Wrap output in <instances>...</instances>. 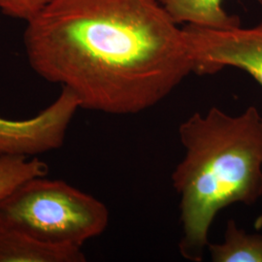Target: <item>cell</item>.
<instances>
[{"label": "cell", "instance_id": "obj_1", "mask_svg": "<svg viewBox=\"0 0 262 262\" xmlns=\"http://www.w3.org/2000/svg\"><path fill=\"white\" fill-rule=\"evenodd\" d=\"M159 0H50L27 23L28 63L80 108L132 115L195 73L184 28Z\"/></svg>", "mask_w": 262, "mask_h": 262}, {"label": "cell", "instance_id": "obj_2", "mask_svg": "<svg viewBox=\"0 0 262 262\" xmlns=\"http://www.w3.org/2000/svg\"><path fill=\"white\" fill-rule=\"evenodd\" d=\"M179 137L185 154L172 174L183 231L179 250L200 262L215 215L262 196V115L253 106L236 116L212 107L182 122Z\"/></svg>", "mask_w": 262, "mask_h": 262}, {"label": "cell", "instance_id": "obj_3", "mask_svg": "<svg viewBox=\"0 0 262 262\" xmlns=\"http://www.w3.org/2000/svg\"><path fill=\"white\" fill-rule=\"evenodd\" d=\"M109 211L101 201L60 180L35 177L0 200V231L44 243L81 247L102 234Z\"/></svg>", "mask_w": 262, "mask_h": 262}, {"label": "cell", "instance_id": "obj_4", "mask_svg": "<svg viewBox=\"0 0 262 262\" xmlns=\"http://www.w3.org/2000/svg\"><path fill=\"white\" fill-rule=\"evenodd\" d=\"M187 44L195 73L212 74L225 67L247 72L262 86V18L251 28L210 29L187 26Z\"/></svg>", "mask_w": 262, "mask_h": 262}, {"label": "cell", "instance_id": "obj_5", "mask_svg": "<svg viewBox=\"0 0 262 262\" xmlns=\"http://www.w3.org/2000/svg\"><path fill=\"white\" fill-rule=\"evenodd\" d=\"M81 247L44 243L13 231H0V262H84Z\"/></svg>", "mask_w": 262, "mask_h": 262}, {"label": "cell", "instance_id": "obj_6", "mask_svg": "<svg viewBox=\"0 0 262 262\" xmlns=\"http://www.w3.org/2000/svg\"><path fill=\"white\" fill-rule=\"evenodd\" d=\"M177 24L197 28L227 29L240 26V19L229 15L223 0H159Z\"/></svg>", "mask_w": 262, "mask_h": 262}, {"label": "cell", "instance_id": "obj_7", "mask_svg": "<svg viewBox=\"0 0 262 262\" xmlns=\"http://www.w3.org/2000/svg\"><path fill=\"white\" fill-rule=\"evenodd\" d=\"M207 249L214 262H262V235L247 233L230 220L224 241L209 243Z\"/></svg>", "mask_w": 262, "mask_h": 262}, {"label": "cell", "instance_id": "obj_8", "mask_svg": "<svg viewBox=\"0 0 262 262\" xmlns=\"http://www.w3.org/2000/svg\"><path fill=\"white\" fill-rule=\"evenodd\" d=\"M47 173V164L36 158L0 156V200L24 182L46 176Z\"/></svg>", "mask_w": 262, "mask_h": 262}, {"label": "cell", "instance_id": "obj_9", "mask_svg": "<svg viewBox=\"0 0 262 262\" xmlns=\"http://www.w3.org/2000/svg\"><path fill=\"white\" fill-rule=\"evenodd\" d=\"M49 2L50 0H0V10L9 17L28 23L37 16Z\"/></svg>", "mask_w": 262, "mask_h": 262}]
</instances>
